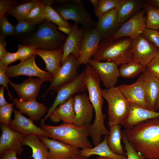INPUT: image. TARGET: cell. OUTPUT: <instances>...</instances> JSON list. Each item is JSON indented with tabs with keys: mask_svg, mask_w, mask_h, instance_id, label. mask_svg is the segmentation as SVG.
I'll return each mask as SVG.
<instances>
[{
	"mask_svg": "<svg viewBox=\"0 0 159 159\" xmlns=\"http://www.w3.org/2000/svg\"><path fill=\"white\" fill-rule=\"evenodd\" d=\"M17 2L15 0H0V19L17 4Z\"/></svg>",
	"mask_w": 159,
	"mask_h": 159,
	"instance_id": "f6af8a7d",
	"label": "cell"
},
{
	"mask_svg": "<svg viewBox=\"0 0 159 159\" xmlns=\"http://www.w3.org/2000/svg\"><path fill=\"white\" fill-rule=\"evenodd\" d=\"M36 54L40 56L46 64V69L55 76L61 67L63 54V48L59 49L45 50L37 48Z\"/></svg>",
	"mask_w": 159,
	"mask_h": 159,
	"instance_id": "4316f807",
	"label": "cell"
},
{
	"mask_svg": "<svg viewBox=\"0 0 159 159\" xmlns=\"http://www.w3.org/2000/svg\"><path fill=\"white\" fill-rule=\"evenodd\" d=\"M132 40L127 37L102 38L92 58L101 61H112L118 66L132 60Z\"/></svg>",
	"mask_w": 159,
	"mask_h": 159,
	"instance_id": "3957f363",
	"label": "cell"
},
{
	"mask_svg": "<svg viewBox=\"0 0 159 159\" xmlns=\"http://www.w3.org/2000/svg\"><path fill=\"white\" fill-rule=\"evenodd\" d=\"M118 20L116 8L105 13L98 18L96 28L103 38L111 37L121 25Z\"/></svg>",
	"mask_w": 159,
	"mask_h": 159,
	"instance_id": "cb8c5ba5",
	"label": "cell"
},
{
	"mask_svg": "<svg viewBox=\"0 0 159 159\" xmlns=\"http://www.w3.org/2000/svg\"><path fill=\"white\" fill-rule=\"evenodd\" d=\"M142 34L147 40L159 48V31L146 27L144 30Z\"/></svg>",
	"mask_w": 159,
	"mask_h": 159,
	"instance_id": "ee69618b",
	"label": "cell"
},
{
	"mask_svg": "<svg viewBox=\"0 0 159 159\" xmlns=\"http://www.w3.org/2000/svg\"><path fill=\"white\" fill-rule=\"evenodd\" d=\"M14 102L7 104L0 107V122L9 126L11 116L14 110Z\"/></svg>",
	"mask_w": 159,
	"mask_h": 159,
	"instance_id": "60d3db41",
	"label": "cell"
},
{
	"mask_svg": "<svg viewBox=\"0 0 159 159\" xmlns=\"http://www.w3.org/2000/svg\"><path fill=\"white\" fill-rule=\"evenodd\" d=\"M36 25L26 20L19 22L15 25L14 34L13 37L21 41L35 32L36 29Z\"/></svg>",
	"mask_w": 159,
	"mask_h": 159,
	"instance_id": "d590c367",
	"label": "cell"
},
{
	"mask_svg": "<svg viewBox=\"0 0 159 159\" xmlns=\"http://www.w3.org/2000/svg\"><path fill=\"white\" fill-rule=\"evenodd\" d=\"M108 135H105L103 140L97 146L91 148L80 150L79 154L87 158L92 155H97L115 159H127L126 155H117L111 150L107 142Z\"/></svg>",
	"mask_w": 159,
	"mask_h": 159,
	"instance_id": "f1b7e54d",
	"label": "cell"
},
{
	"mask_svg": "<svg viewBox=\"0 0 159 159\" xmlns=\"http://www.w3.org/2000/svg\"><path fill=\"white\" fill-rule=\"evenodd\" d=\"M7 13L0 19V35L6 37L13 36L14 34L15 25L11 24L7 18Z\"/></svg>",
	"mask_w": 159,
	"mask_h": 159,
	"instance_id": "ab89813d",
	"label": "cell"
},
{
	"mask_svg": "<svg viewBox=\"0 0 159 159\" xmlns=\"http://www.w3.org/2000/svg\"><path fill=\"white\" fill-rule=\"evenodd\" d=\"M19 60V56L16 52L10 53L7 52L3 57L0 59V62L7 69L10 63Z\"/></svg>",
	"mask_w": 159,
	"mask_h": 159,
	"instance_id": "7dc6e473",
	"label": "cell"
},
{
	"mask_svg": "<svg viewBox=\"0 0 159 159\" xmlns=\"http://www.w3.org/2000/svg\"><path fill=\"white\" fill-rule=\"evenodd\" d=\"M0 154L8 150L14 151L20 155L24 152L22 142L26 135L17 132L3 124L0 125Z\"/></svg>",
	"mask_w": 159,
	"mask_h": 159,
	"instance_id": "e0dca14e",
	"label": "cell"
},
{
	"mask_svg": "<svg viewBox=\"0 0 159 159\" xmlns=\"http://www.w3.org/2000/svg\"><path fill=\"white\" fill-rule=\"evenodd\" d=\"M6 37L0 36V59H2L7 52L6 49Z\"/></svg>",
	"mask_w": 159,
	"mask_h": 159,
	"instance_id": "681fc988",
	"label": "cell"
},
{
	"mask_svg": "<svg viewBox=\"0 0 159 159\" xmlns=\"http://www.w3.org/2000/svg\"><path fill=\"white\" fill-rule=\"evenodd\" d=\"M16 153L14 151L8 150L0 154V159H18Z\"/></svg>",
	"mask_w": 159,
	"mask_h": 159,
	"instance_id": "c3c4849f",
	"label": "cell"
},
{
	"mask_svg": "<svg viewBox=\"0 0 159 159\" xmlns=\"http://www.w3.org/2000/svg\"><path fill=\"white\" fill-rule=\"evenodd\" d=\"M91 123L79 126L63 123L58 126L41 125V127L49 133V138L58 140L74 148L82 149L91 148L93 145L88 139Z\"/></svg>",
	"mask_w": 159,
	"mask_h": 159,
	"instance_id": "7a4b0ae2",
	"label": "cell"
},
{
	"mask_svg": "<svg viewBox=\"0 0 159 159\" xmlns=\"http://www.w3.org/2000/svg\"><path fill=\"white\" fill-rule=\"evenodd\" d=\"M109 127V134L107 140L109 147L115 154L126 155L121 143L122 135L120 125L118 124Z\"/></svg>",
	"mask_w": 159,
	"mask_h": 159,
	"instance_id": "4dcf8cb0",
	"label": "cell"
},
{
	"mask_svg": "<svg viewBox=\"0 0 159 159\" xmlns=\"http://www.w3.org/2000/svg\"><path fill=\"white\" fill-rule=\"evenodd\" d=\"M102 92L108 104V125H120L129 114L131 102L116 87L102 90Z\"/></svg>",
	"mask_w": 159,
	"mask_h": 159,
	"instance_id": "8992f818",
	"label": "cell"
},
{
	"mask_svg": "<svg viewBox=\"0 0 159 159\" xmlns=\"http://www.w3.org/2000/svg\"><path fill=\"white\" fill-rule=\"evenodd\" d=\"M142 74L147 106L148 109L155 111L156 102L159 93V80L146 68Z\"/></svg>",
	"mask_w": 159,
	"mask_h": 159,
	"instance_id": "603a6c76",
	"label": "cell"
},
{
	"mask_svg": "<svg viewBox=\"0 0 159 159\" xmlns=\"http://www.w3.org/2000/svg\"><path fill=\"white\" fill-rule=\"evenodd\" d=\"M85 28L82 26L79 28L78 24L75 23L70 24V31L67 37L63 47L64 54L61 63H63L67 57L70 54L74 55L79 59L81 42L83 37Z\"/></svg>",
	"mask_w": 159,
	"mask_h": 159,
	"instance_id": "7402d4cb",
	"label": "cell"
},
{
	"mask_svg": "<svg viewBox=\"0 0 159 159\" xmlns=\"http://www.w3.org/2000/svg\"><path fill=\"white\" fill-rule=\"evenodd\" d=\"M102 38L96 27L85 28L80 47L78 59L79 66L88 64L89 60L96 52Z\"/></svg>",
	"mask_w": 159,
	"mask_h": 159,
	"instance_id": "4fadbf2b",
	"label": "cell"
},
{
	"mask_svg": "<svg viewBox=\"0 0 159 159\" xmlns=\"http://www.w3.org/2000/svg\"><path fill=\"white\" fill-rule=\"evenodd\" d=\"M116 87L128 101L148 109L145 99L142 74L132 84H122Z\"/></svg>",
	"mask_w": 159,
	"mask_h": 159,
	"instance_id": "d6986e66",
	"label": "cell"
},
{
	"mask_svg": "<svg viewBox=\"0 0 159 159\" xmlns=\"http://www.w3.org/2000/svg\"><path fill=\"white\" fill-rule=\"evenodd\" d=\"M159 110V93L157 98L155 105V111L158 112Z\"/></svg>",
	"mask_w": 159,
	"mask_h": 159,
	"instance_id": "9f6ffc18",
	"label": "cell"
},
{
	"mask_svg": "<svg viewBox=\"0 0 159 159\" xmlns=\"http://www.w3.org/2000/svg\"><path fill=\"white\" fill-rule=\"evenodd\" d=\"M14 118L10 122L9 127L12 130L26 136L37 135L48 138L50 135L47 131L35 125L33 120L23 116L16 109H14Z\"/></svg>",
	"mask_w": 159,
	"mask_h": 159,
	"instance_id": "2e32d148",
	"label": "cell"
},
{
	"mask_svg": "<svg viewBox=\"0 0 159 159\" xmlns=\"http://www.w3.org/2000/svg\"><path fill=\"white\" fill-rule=\"evenodd\" d=\"M96 159H115L113 158L101 156H99L97 157Z\"/></svg>",
	"mask_w": 159,
	"mask_h": 159,
	"instance_id": "6f0895ef",
	"label": "cell"
},
{
	"mask_svg": "<svg viewBox=\"0 0 159 159\" xmlns=\"http://www.w3.org/2000/svg\"><path fill=\"white\" fill-rule=\"evenodd\" d=\"M90 1L93 5L94 10L98 7L99 5V0H90Z\"/></svg>",
	"mask_w": 159,
	"mask_h": 159,
	"instance_id": "f5cc1de1",
	"label": "cell"
},
{
	"mask_svg": "<svg viewBox=\"0 0 159 159\" xmlns=\"http://www.w3.org/2000/svg\"><path fill=\"white\" fill-rule=\"evenodd\" d=\"M159 159L155 158V159Z\"/></svg>",
	"mask_w": 159,
	"mask_h": 159,
	"instance_id": "680465c9",
	"label": "cell"
},
{
	"mask_svg": "<svg viewBox=\"0 0 159 159\" xmlns=\"http://www.w3.org/2000/svg\"><path fill=\"white\" fill-rule=\"evenodd\" d=\"M39 0H31L16 4L7 14L14 16L18 22L24 21Z\"/></svg>",
	"mask_w": 159,
	"mask_h": 159,
	"instance_id": "1f68e13d",
	"label": "cell"
},
{
	"mask_svg": "<svg viewBox=\"0 0 159 159\" xmlns=\"http://www.w3.org/2000/svg\"><path fill=\"white\" fill-rule=\"evenodd\" d=\"M44 8V6L42 1L39 0L29 13L26 20L35 25L39 24L45 19Z\"/></svg>",
	"mask_w": 159,
	"mask_h": 159,
	"instance_id": "8d00e7d4",
	"label": "cell"
},
{
	"mask_svg": "<svg viewBox=\"0 0 159 159\" xmlns=\"http://www.w3.org/2000/svg\"><path fill=\"white\" fill-rule=\"evenodd\" d=\"M146 68L140 63L132 61L120 65L119 71L120 77L131 78L143 73Z\"/></svg>",
	"mask_w": 159,
	"mask_h": 159,
	"instance_id": "836d02e7",
	"label": "cell"
},
{
	"mask_svg": "<svg viewBox=\"0 0 159 159\" xmlns=\"http://www.w3.org/2000/svg\"><path fill=\"white\" fill-rule=\"evenodd\" d=\"M123 131L136 150L146 159H159V117Z\"/></svg>",
	"mask_w": 159,
	"mask_h": 159,
	"instance_id": "6da1fadb",
	"label": "cell"
},
{
	"mask_svg": "<svg viewBox=\"0 0 159 159\" xmlns=\"http://www.w3.org/2000/svg\"><path fill=\"white\" fill-rule=\"evenodd\" d=\"M37 48V47L34 44L19 45L18 50L16 52L19 56V60L21 61L25 60L33 55L36 54V50Z\"/></svg>",
	"mask_w": 159,
	"mask_h": 159,
	"instance_id": "f35d334b",
	"label": "cell"
},
{
	"mask_svg": "<svg viewBox=\"0 0 159 159\" xmlns=\"http://www.w3.org/2000/svg\"><path fill=\"white\" fill-rule=\"evenodd\" d=\"M132 61L140 64L145 67L159 54V48L141 34L132 40Z\"/></svg>",
	"mask_w": 159,
	"mask_h": 159,
	"instance_id": "30bf717a",
	"label": "cell"
},
{
	"mask_svg": "<svg viewBox=\"0 0 159 159\" xmlns=\"http://www.w3.org/2000/svg\"><path fill=\"white\" fill-rule=\"evenodd\" d=\"M13 101L22 113L27 114L33 121H39L47 111V107L36 99L24 101L15 98Z\"/></svg>",
	"mask_w": 159,
	"mask_h": 159,
	"instance_id": "d4e9b609",
	"label": "cell"
},
{
	"mask_svg": "<svg viewBox=\"0 0 159 159\" xmlns=\"http://www.w3.org/2000/svg\"><path fill=\"white\" fill-rule=\"evenodd\" d=\"M146 68L150 72L159 80V54L152 60Z\"/></svg>",
	"mask_w": 159,
	"mask_h": 159,
	"instance_id": "bcb514c9",
	"label": "cell"
},
{
	"mask_svg": "<svg viewBox=\"0 0 159 159\" xmlns=\"http://www.w3.org/2000/svg\"><path fill=\"white\" fill-rule=\"evenodd\" d=\"M22 145L31 148L32 155L31 157L34 159H49L48 148L38 136H26L23 141Z\"/></svg>",
	"mask_w": 159,
	"mask_h": 159,
	"instance_id": "f546056e",
	"label": "cell"
},
{
	"mask_svg": "<svg viewBox=\"0 0 159 159\" xmlns=\"http://www.w3.org/2000/svg\"><path fill=\"white\" fill-rule=\"evenodd\" d=\"M69 159H88L87 158L84 157L78 154Z\"/></svg>",
	"mask_w": 159,
	"mask_h": 159,
	"instance_id": "11a10c76",
	"label": "cell"
},
{
	"mask_svg": "<svg viewBox=\"0 0 159 159\" xmlns=\"http://www.w3.org/2000/svg\"><path fill=\"white\" fill-rule=\"evenodd\" d=\"M74 98L71 97L64 102L59 105L49 116L51 121L74 124L75 115L74 108Z\"/></svg>",
	"mask_w": 159,
	"mask_h": 159,
	"instance_id": "484cf974",
	"label": "cell"
},
{
	"mask_svg": "<svg viewBox=\"0 0 159 159\" xmlns=\"http://www.w3.org/2000/svg\"><path fill=\"white\" fill-rule=\"evenodd\" d=\"M86 75L85 68L74 79L61 86L56 90L57 94L53 103L48 110V113L45 117L41 119V124L44 123L51 112L59 105L73 97L74 95L87 90L85 82Z\"/></svg>",
	"mask_w": 159,
	"mask_h": 159,
	"instance_id": "ba28073f",
	"label": "cell"
},
{
	"mask_svg": "<svg viewBox=\"0 0 159 159\" xmlns=\"http://www.w3.org/2000/svg\"><path fill=\"white\" fill-rule=\"evenodd\" d=\"M74 98L75 115L74 124L81 126L90 123L95 110L88 96L84 92L75 95Z\"/></svg>",
	"mask_w": 159,
	"mask_h": 159,
	"instance_id": "9a60e30c",
	"label": "cell"
},
{
	"mask_svg": "<svg viewBox=\"0 0 159 159\" xmlns=\"http://www.w3.org/2000/svg\"><path fill=\"white\" fill-rule=\"evenodd\" d=\"M145 0H120L116 8L119 22L122 24L143 9Z\"/></svg>",
	"mask_w": 159,
	"mask_h": 159,
	"instance_id": "83f0119b",
	"label": "cell"
},
{
	"mask_svg": "<svg viewBox=\"0 0 159 159\" xmlns=\"http://www.w3.org/2000/svg\"><path fill=\"white\" fill-rule=\"evenodd\" d=\"M44 6V18L57 25L58 27L70 28V24L64 21L52 6L53 0H42Z\"/></svg>",
	"mask_w": 159,
	"mask_h": 159,
	"instance_id": "d6a6232c",
	"label": "cell"
},
{
	"mask_svg": "<svg viewBox=\"0 0 159 159\" xmlns=\"http://www.w3.org/2000/svg\"><path fill=\"white\" fill-rule=\"evenodd\" d=\"M122 140L126 150L127 159H146L142 154L139 153L126 139L122 131Z\"/></svg>",
	"mask_w": 159,
	"mask_h": 159,
	"instance_id": "b9f144b4",
	"label": "cell"
},
{
	"mask_svg": "<svg viewBox=\"0 0 159 159\" xmlns=\"http://www.w3.org/2000/svg\"><path fill=\"white\" fill-rule=\"evenodd\" d=\"M38 136L48 148L49 159H69L79 154L78 148L57 140Z\"/></svg>",
	"mask_w": 159,
	"mask_h": 159,
	"instance_id": "ac0fdd59",
	"label": "cell"
},
{
	"mask_svg": "<svg viewBox=\"0 0 159 159\" xmlns=\"http://www.w3.org/2000/svg\"><path fill=\"white\" fill-rule=\"evenodd\" d=\"M44 82V80L39 78L30 77L20 84H14L11 81L9 84L15 91L20 99L28 101L36 99Z\"/></svg>",
	"mask_w": 159,
	"mask_h": 159,
	"instance_id": "ffe728a7",
	"label": "cell"
},
{
	"mask_svg": "<svg viewBox=\"0 0 159 159\" xmlns=\"http://www.w3.org/2000/svg\"><path fill=\"white\" fill-rule=\"evenodd\" d=\"M96 72L106 89L115 87L120 76L118 66L112 61L101 62L93 58L88 64Z\"/></svg>",
	"mask_w": 159,
	"mask_h": 159,
	"instance_id": "5bb4252c",
	"label": "cell"
},
{
	"mask_svg": "<svg viewBox=\"0 0 159 159\" xmlns=\"http://www.w3.org/2000/svg\"><path fill=\"white\" fill-rule=\"evenodd\" d=\"M148 1L152 6L159 10V0H149Z\"/></svg>",
	"mask_w": 159,
	"mask_h": 159,
	"instance_id": "816d5d0a",
	"label": "cell"
},
{
	"mask_svg": "<svg viewBox=\"0 0 159 159\" xmlns=\"http://www.w3.org/2000/svg\"><path fill=\"white\" fill-rule=\"evenodd\" d=\"M35 32L20 41L22 44H34L45 50L63 48L67 36L59 32L55 24L46 19L38 24Z\"/></svg>",
	"mask_w": 159,
	"mask_h": 159,
	"instance_id": "277c9868",
	"label": "cell"
},
{
	"mask_svg": "<svg viewBox=\"0 0 159 159\" xmlns=\"http://www.w3.org/2000/svg\"><path fill=\"white\" fill-rule=\"evenodd\" d=\"M120 0H99L98 7L94 10V13L98 18L105 13L116 8Z\"/></svg>",
	"mask_w": 159,
	"mask_h": 159,
	"instance_id": "74e56055",
	"label": "cell"
},
{
	"mask_svg": "<svg viewBox=\"0 0 159 159\" xmlns=\"http://www.w3.org/2000/svg\"><path fill=\"white\" fill-rule=\"evenodd\" d=\"M36 55L34 54L28 59L21 61L17 65L8 67L6 73L9 78L26 75L37 77L44 81L51 82L54 77L53 75L42 70L37 66L35 62Z\"/></svg>",
	"mask_w": 159,
	"mask_h": 159,
	"instance_id": "9c48e42d",
	"label": "cell"
},
{
	"mask_svg": "<svg viewBox=\"0 0 159 159\" xmlns=\"http://www.w3.org/2000/svg\"><path fill=\"white\" fill-rule=\"evenodd\" d=\"M57 29L59 30L65 34L69 35L70 31V29L64 27H57Z\"/></svg>",
	"mask_w": 159,
	"mask_h": 159,
	"instance_id": "db71d44e",
	"label": "cell"
},
{
	"mask_svg": "<svg viewBox=\"0 0 159 159\" xmlns=\"http://www.w3.org/2000/svg\"><path fill=\"white\" fill-rule=\"evenodd\" d=\"M147 1L144 2L143 6L146 14V27L158 30L159 29V10L153 7Z\"/></svg>",
	"mask_w": 159,
	"mask_h": 159,
	"instance_id": "e575fe53",
	"label": "cell"
},
{
	"mask_svg": "<svg viewBox=\"0 0 159 159\" xmlns=\"http://www.w3.org/2000/svg\"><path fill=\"white\" fill-rule=\"evenodd\" d=\"M145 12L144 9L122 24L116 32L110 38L116 39L127 37L132 40L142 34L146 26Z\"/></svg>",
	"mask_w": 159,
	"mask_h": 159,
	"instance_id": "8fae6325",
	"label": "cell"
},
{
	"mask_svg": "<svg viewBox=\"0 0 159 159\" xmlns=\"http://www.w3.org/2000/svg\"><path fill=\"white\" fill-rule=\"evenodd\" d=\"M85 85L89 93V97L94 109L95 118L92 123V127L97 130H102L105 127L104 120L105 116L102 111L104 102L100 80L97 73L89 64L86 65Z\"/></svg>",
	"mask_w": 159,
	"mask_h": 159,
	"instance_id": "5b68a950",
	"label": "cell"
},
{
	"mask_svg": "<svg viewBox=\"0 0 159 159\" xmlns=\"http://www.w3.org/2000/svg\"><path fill=\"white\" fill-rule=\"evenodd\" d=\"M7 69L0 62V85L6 87L8 90L7 95L9 97V100L12 101L14 97L11 94L8 85V83L10 81L6 73Z\"/></svg>",
	"mask_w": 159,
	"mask_h": 159,
	"instance_id": "7bdbcfd3",
	"label": "cell"
},
{
	"mask_svg": "<svg viewBox=\"0 0 159 159\" xmlns=\"http://www.w3.org/2000/svg\"><path fill=\"white\" fill-rule=\"evenodd\" d=\"M79 66L78 59L73 54H69L54 77L47 91H56L61 86L74 79L79 74L77 70Z\"/></svg>",
	"mask_w": 159,
	"mask_h": 159,
	"instance_id": "7c38bea8",
	"label": "cell"
},
{
	"mask_svg": "<svg viewBox=\"0 0 159 159\" xmlns=\"http://www.w3.org/2000/svg\"><path fill=\"white\" fill-rule=\"evenodd\" d=\"M52 7L66 21L69 20H73L85 28L96 27L97 22L92 18L81 0H73L70 2Z\"/></svg>",
	"mask_w": 159,
	"mask_h": 159,
	"instance_id": "52a82bcc",
	"label": "cell"
},
{
	"mask_svg": "<svg viewBox=\"0 0 159 159\" xmlns=\"http://www.w3.org/2000/svg\"><path fill=\"white\" fill-rule=\"evenodd\" d=\"M5 87L3 86L0 87V107L7 104L8 103L5 100L4 92Z\"/></svg>",
	"mask_w": 159,
	"mask_h": 159,
	"instance_id": "f907efd6",
	"label": "cell"
},
{
	"mask_svg": "<svg viewBox=\"0 0 159 159\" xmlns=\"http://www.w3.org/2000/svg\"><path fill=\"white\" fill-rule=\"evenodd\" d=\"M159 117V112L144 108L131 103L129 114L120 125L129 130L137 125L149 119Z\"/></svg>",
	"mask_w": 159,
	"mask_h": 159,
	"instance_id": "44dd1931",
	"label": "cell"
}]
</instances>
